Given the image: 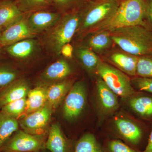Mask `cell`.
Segmentation results:
<instances>
[{"mask_svg":"<svg viewBox=\"0 0 152 152\" xmlns=\"http://www.w3.org/2000/svg\"><path fill=\"white\" fill-rule=\"evenodd\" d=\"M53 108L46 104L42 108L28 114L19 122V125L26 132L40 135L48 125L53 112Z\"/></svg>","mask_w":152,"mask_h":152,"instance_id":"cell-10","label":"cell"},{"mask_svg":"<svg viewBox=\"0 0 152 152\" xmlns=\"http://www.w3.org/2000/svg\"><path fill=\"white\" fill-rule=\"evenodd\" d=\"M26 98L14 101L3 106L0 112L4 115L17 119L26 112Z\"/></svg>","mask_w":152,"mask_h":152,"instance_id":"cell-27","label":"cell"},{"mask_svg":"<svg viewBox=\"0 0 152 152\" xmlns=\"http://www.w3.org/2000/svg\"><path fill=\"white\" fill-rule=\"evenodd\" d=\"M12 1V0H0V2H1L5 1Z\"/></svg>","mask_w":152,"mask_h":152,"instance_id":"cell-37","label":"cell"},{"mask_svg":"<svg viewBox=\"0 0 152 152\" xmlns=\"http://www.w3.org/2000/svg\"><path fill=\"white\" fill-rule=\"evenodd\" d=\"M115 122L120 136L127 145L140 151L145 150L150 134L140 124L121 118H116Z\"/></svg>","mask_w":152,"mask_h":152,"instance_id":"cell-7","label":"cell"},{"mask_svg":"<svg viewBox=\"0 0 152 152\" xmlns=\"http://www.w3.org/2000/svg\"><path fill=\"white\" fill-rule=\"evenodd\" d=\"M19 126L17 119L0 112V150L11 136L18 130Z\"/></svg>","mask_w":152,"mask_h":152,"instance_id":"cell-22","label":"cell"},{"mask_svg":"<svg viewBox=\"0 0 152 152\" xmlns=\"http://www.w3.org/2000/svg\"><path fill=\"white\" fill-rule=\"evenodd\" d=\"M62 14L50 10H42L27 13L28 24L36 35L44 33L59 20Z\"/></svg>","mask_w":152,"mask_h":152,"instance_id":"cell-11","label":"cell"},{"mask_svg":"<svg viewBox=\"0 0 152 152\" xmlns=\"http://www.w3.org/2000/svg\"><path fill=\"white\" fill-rule=\"evenodd\" d=\"M55 11L64 14L79 8L84 0H52Z\"/></svg>","mask_w":152,"mask_h":152,"instance_id":"cell-28","label":"cell"},{"mask_svg":"<svg viewBox=\"0 0 152 152\" xmlns=\"http://www.w3.org/2000/svg\"><path fill=\"white\" fill-rule=\"evenodd\" d=\"M86 99V88L84 82H76L65 97L63 113L66 118L73 120L80 115L84 108Z\"/></svg>","mask_w":152,"mask_h":152,"instance_id":"cell-8","label":"cell"},{"mask_svg":"<svg viewBox=\"0 0 152 152\" xmlns=\"http://www.w3.org/2000/svg\"><path fill=\"white\" fill-rule=\"evenodd\" d=\"M112 41L108 32L96 33L90 38L88 45L93 51H102L108 48L111 45Z\"/></svg>","mask_w":152,"mask_h":152,"instance_id":"cell-26","label":"cell"},{"mask_svg":"<svg viewBox=\"0 0 152 152\" xmlns=\"http://www.w3.org/2000/svg\"><path fill=\"white\" fill-rule=\"evenodd\" d=\"M72 72L70 65L65 58H60L50 65L41 73L39 84L48 85L67 79Z\"/></svg>","mask_w":152,"mask_h":152,"instance_id":"cell-12","label":"cell"},{"mask_svg":"<svg viewBox=\"0 0 152 152\" xmlns=\"http://www.w3.org/2000/svg\"><path fill=\"white\" fill-rule=\"evenodd\" d=\"M121 0H89L79 8L81 16L77 33L80 37L95 26L104 20L113 13L119 5Z\"/></svg>","mask_w":152,"mask_h":152,"instance_id":"cell-4","label":"cell"},{"mask_svg":"<svg viewBox=\"0 0 152 152\" xmlns=\"http://www.w3.org/2000/svg\"><path fill=\"white\" fill-rule=\"evenodd\" d=\"M50 152H69L70 144L58 124L52 125L45 144Z\"/></svg>","mask_w":152,"mask_h":152,"instance_id":"cell-16","label":"cell"},{"mask_svg":"<svg viewBox=\"0 0 152 152\" xmlns=\"http://www.w3.org/2000/svg\"><path fill=\"white\" fill-rule=\"evenodd\" d=\"M106 148L108 152H142L118 140L108 141Z\"/></svg>","mask_w":152,"mask_h":152,"instance_id":"cell-31","label":"cell"},{"mask_svg":"<svg viewBox=\"0 0 152 152\" xmlns=\"http://www.w3.org/2000/svg\"><path fill=\"white\" fill-rule=\"evenodd\" d=\"M74 152H108L98 142L94 135L87 133L76 143Z\"/></svg>","mask_w":152,"mask_h":152,"instance_id":"cell-23","label":"cell"},{"mask_svg":"<svg viewBox=\"0 0 152 152\" xmlns=\"http://www.w3.org/2000/svg\"><path fill=\"white\" fill-rule=\"evenodd\" d=\"M146 18L152 27V0H146Z\"/></svg>","mask_w":152,"mask_h":152,"instance_id":"cell-34","label":"cell"},{"mask_svg":"<svg viewBox=\"0 0 152 152\" xmlns=\"http://www.w3.org/2000/svg\"><path fill=\"white\" fill-rule=\"evenodd\" d=\"M40 45V42L34 38H31L6 47V50L11 56L15 59L26 62L37 56Z\"/></svg>","mask_w":152,"mask_h":152,"instance_id":"cell-13","label":"cell"},{"mask_svg":"<svg viewBox=\"0 0 152 152\" xmlns=\"http://www.w3.org/2000/svg\"><path fill=\"white\" fill-rule=\"evenodd\" d=\"M80 21L79 8L62 14L53 26L43 33L41 45L50 56L59 57L62 48L70 43L77 33Z\"/></svg>","mask_w":152,"mask_h":152,"instance_id":"cell-2","label":"cell"},{"mask_svg":"<svg viewBox=\"0 0 152 152\" xmlns=\"http://www.w3.org/2000/svg\"><path fill=\"white\" fill-rule=\"evenodd\" d=\"M15 1L0 3V32L23 16Z\"/></svg>","mask_w":152,"mask_h":152,"instance_id":"cell-17","label":"cell"},{"mask_svg":"<svg viewBox=\"0 0 152 152\" xmlns=\"http://www.w3.org/2000/svg\"><path fill=\"white\" fill-rule=\"evenodd\" d=\"M0 3H1V2H0Z\"/></svg>","mask_w":152,"mask_h":152,"instance_id":"cell-38","label":"cell"},{"mask_svg":"<svg viewBox=\"0 0 152 152\" xmlns=\"http://www.w3.org/2000/svg\"><path fill=\"white\" fill-rule=\"evenodd\" d=\"M73 47L70 43L66 44L62 48L61 50V56L66 58H70L73 54Z\"/></svg>","mask_w":152,"mask_h":152,"instance_id":"cell-33","label":"cell"},{"mask_svg":"<svg viewBox=\"0 0 152 152\" xmlns=\"http://www.w3.org/2000/svg\"><path fill=\"white\" fill-rule=\"evenodd\" d=\"M31 89L28 81L21 78L3 88L0 91V109L14 101L26 98Z\"/></svg>","mask_w":152,"mask_h":152,"instance_id":"cell-14","label":"cell"},{"mask_svg":"<svg viewBox=\"0 0 152 152\" xmlns=\"http://www.w3.org/2000/svg\"><path fill=\"white\" fill-rule=\"evenodd\" d=\"M98 97L102 107L106 111H113L118 106L117 95L101 78H98L96 82Z\"/></svg>","mask_w":152,"mask_h":152,"instance_id":"cell-20","label":"cell"},{"mask_svg":"<svg viewBox=\"0 0 152 152\" xmlns=\"http://www.w3.org/2000/svg\"><path fill=\"white\" fill-rule=\"evenodd\" d=\"M20 78V74L9 66L0 65V87L4 88Z\"/></svg>","mask_w":152,"mask_h":152,"instance_id":"cell-30","label":"cell"},{"mask_svg":"<svg viewBox=\"0 0 152 152\" xmlns=\"http://www.w3.org/2000/svg\"><path fill=\"white\" fill-rule=\"evenodd\" d=\"M2 48L0 47V60H1L3 58V57H4V56H3V50Z\"/></svg>","mask_w":152,"mask_h":152,"instance_id":"cell-36","label":"cell"},{"mask_svg":"<svg viewBox=\"0 0 152 152\" xmlns=\"http://www.w3.org/2000/svg\"><path fill=\"white\" fill-rule=\"evenodd\" d=\"M136 77H152V54L139 57Z\"/></svg>","mask_w":152,"mask_h":152,"instance_id":"cell-29","label":"cell"},{"mask_svg":"<svg viewBox=\"0 0 152 152\" xmlns=\"http://www.w3.org/2000/svg\"><path fill=\"white\" fill-rule=\"evenodd\" d=\"M135 94L130 100L131 107L142 119L152 122V95L143 93Z\"/></svg>","mask_w":152,"mask_h":152,"instance_id":"cell-18","label":"cell"},{"mask_svg":"<svg viewBox=\"0 0 152 152\" xmlns=\"http://www.w3.org/2000/svg\"><path fill=\"white\" fill-rule=\"evenodd\" d=\"M142 152H152V129L150 132L146 147Z\"/></svg>","mask_w":152,"mask_h":152,"instance_id":"cell-35","label":"cell"},{"mask_svg":"<svg viewBox=\"0 0 152 152\" xmlns=\"http://www.w3.org/2000/svg\"><path fill=\"white\" fill-rule=\"evenodd\" d=\"M47 104L46 88L44 85H38L30 90L26 97V112L28 114L39 110Z\"/></svg>","mask_w":152,"mask_h":152,"instance_id":"cell-21","label":"cell"},{"mask_svg":"<svg viewBox=\"0 0 152 152\" xmlns=\"http://www.w3.org/2000/svg\"><path fill=\"white\" fill-rule=\"evenodd\" d=\"M132 83L140 91L152 94V77H136Z\"/></svg>","mask_w":152,"mask_h":152,"instance_id":"cell-32","label":"cell"},{"mask_svg":"<svg viewBox=\"0 0 152 152\" xmlns=\"http://www.w3.org/2000/svg\"><path fill=\"white\" fill-rule=\"evenodd\" d=\"M17 5L22 12L30 13L53 7L52 0H16Z\"/></svg>","mask_w":152,"mask_h":152,"instance_id":"cell-25","label":"cell"},{"mask_svg":"<svg viewBox=\"0 0 152 152\" xmlns=\"http://www.w3.org/2000/svg\"><path fill=\"white\" fill-rule=\"evenodd\" d=\"M75 54L82 65L88 71L96 69L100 61L94 51L89 48H78L76 50Z\"/></svg>","mask_w":152,"mask_h":152,"instance_id":"cell-24","label":"cell"},{"mask_svg":"<svg viewBox=\"0 0 152 152\" xmlns=\"http://www.w3.org/2000/svg\"><path fill=\"white\" fill-rule=\"evenodd\" d=\"M44 136L18 130L0 150V152H39L46 148Z\"/></svg>","mask_w":152,"mask_h":152,"instance_id":"cell-6","label":"cell"},{"mask_svg":"<svg viewBox=\"0 0 152 152\" xmlns=\"http://www.w3.org/2000/svg\"><path fill=\"white\" fill-rule=\"evenodd\" d=\"M146 0H122L110 16L89 30L84 37L131 26L146 25Z\"/></svg>","mask_w":152,"mask_h":152,"instance_id":"cell-1","label":"cell"},{"mask_svg":"<svg viewBox=\"0 0 152 152\" xmlns=\"http://www.w3.org/2000/svg\"><path fill=\"white\" fill-rule=\"evenodd\" d=\"M139 57L126 52H116L110 57L111 61L123 72L131 76H137Z\"/></svg>","mask_w":152,"mask_h":152,"instance_id":"cell-19","label":"cell"},{"mask_svg":"<svg viewBox=\"0 0 152 152\" xmlns=\"http://www.w3.org/2000/svg\"><path fill=\"white\" fill-rule=\"evenodd\" d=\"M96 70L101 78L117 95L126 98L132 97L136 94L130 80L124 73L101 61Z\"/></svg>","mask_w":152,"mask_h":152,"instance_id":"cell-5","label":"cell"},{"mask_svg":"<svg viewBox=\"0 0 152 152\" xmlns=\"http://www.w3.org/2000/svg\"><path fill=\"white\" fill-rule=\"evenodd\" d=\"M108 32L113 42L126 53L138 57L152 54V28L148 24Z\"/></svg>","mask_w":152,"mask_h":152,"instance_id":"cell-3","label":"cell"},{"mask_svg":"<svg viewBox=\"0 0 152 152\" xmlns=\"http://www.w3.org/2000/svg\"><path fill=\"white\" fill-rule=\"evenodd\" d=\"M27 22V14L0 33V47H7L26 39L37 36Z\"/></svg>","mask_w":152,"mask_h":152,"instance_id":"cell-9","label":"cell"},{"mask_svg":"<svg viewBox=\"0 0 152 152\" xmlns=\"http://www.w3.org/2000/svg\"><path fill=\"white\" fill-rule=\"evenodd\" d=\"M0 33H1V32H0Z\"/></svg>","mask_w":152,"mask_h":152,"instance_id":"cell-39","label":"cell"},{"mask_svg":"<svg viewBox=\"0 0 152 152\" xmlns=\"http://www.w3.org/2000/svg\"><path fill=\"white\" fill-rule=\"evenodd\" d=\"M73 84L70 79H65L46 86L47 104L53 109L57 107L64 100Z\"/></svg>","mask_w":152,"mask_h":152,"instance_id":"cell-15","label":"cell"}]
</instances>
